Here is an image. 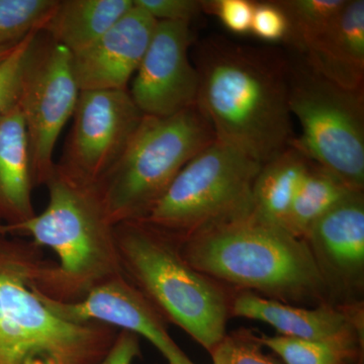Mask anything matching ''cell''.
<instances>
[{"instance_id":"83f0119b","label":"cell","mask_w":364,"mask_h":364,"mask_svg":"<svg viewBox=\"0 0 364 364\" xmlns=\"http://www.w3.org/2000/svg\"><path fill=\"white\" fill-rule=\"evenodd\" d=\"M134 4L157 21L191 23L203 11L198 0H134Z\"/></svg>"},{"instance_id":"8fae6325","label":"cell","mask_w":364,"mask_h":364,"mask_svg":"<svg viewBox=\"0 0 364 364\" xmlns=\"http://www.w3.org/2000/svg\"><path fill=\"white\" fill-rule=\"evenodd\" d=\"M191 23L157 21L130 92L144 116L166 117L196 102L198 78L188 57Z\"/></svg>"},{"instance_id":"2e32d148","label":"cell","mask_w":364,"mask_h":364,"mask_svg":"<svg viewBox=\"0 0 364 364\" xmlns=\"http://www.w3.org/2000/svg\"><path fill=\"white\" fill-rule=\"evenodd\" d=\"M303 60L335 85L363 90V0H348L334 25L304 53Z\"/></svg>"},{"instance_id":"4fadbf2b","label":"cell","mask_w":364,"mask_h":364,"mask_svg":"<svg viewBox=\"0 0 364 364\" xmlns=\"http://www.w3.org/2000/svg\"><path fill=\"white\" fill-rule=\"evenodd\" d=\"M308 244L330 294L360 293L364 282V196L352 191L306 232Z\"/></svg>"},{"instance_id":"cb8c5ba5","label":"cell","mask_w":364,"mask_h":364,"mask_svg":"<svg viewBox=\"0 0 364 364\" xmlns=\"http://www.w3.org/2000/svg\"><path fill=\"white\" fill-rule=\"evenodd\" d=\"M39 33L26 36L0 63V116L18 104L26 63Z\"/></svg>"},{"instance_id":"f546056e","label":"cell","mask_w":364,"mask_h":364,"mask_svg":"<svg viewBox=\"0 0 364 364\" xmlns=\"http://www.w3.org/2000/svg\"><path fill=\"white\" fill-rule=\"evenodd\" d=\"M18 43H16V44L0 46V63H2L11 55V53L14 51V48H16Z\"/></svg>"},{"instance_id":"9a60e30c","label":"cell","mask_w":364,"mask_h":364,"mask_svg":"<svg viewBox=\"0 0 364 364\" xmlns=\"http://www.w3.org/2000/svg\"><path fill=\"white\" fill-rule=\"evenodd\" d=\"M230 315L252 318L274 328L279 335L291 338L324 340L363 337V311L358 304L301 308L242 291L230 304Z\"/></svg>"},{"instance_id":"7c38bea8","label":"cell","mask_w":364,"mask_h":364,"mask_svg":"<svg viewBox=\"0 0 364 364\" xmlns=\"http://www.w3.org/2000/svg\"><path fill=\"white\" fill-rule=\"evenodd\" d=\"M33 282L32 289L41 301L63 320L75 324L100 323L131 332L156 347L168 364L191 363L170 336L164 318L124 272L100 282L73 303L48 298Z\"/></svg>"},{"instance_id":"e0dca14e","label":"cell","mask_w":364,"mask_h":364,"mask_svg":"<svg viewBox=\"0 0 364 364\" xmlns=\"http://www.w3.org/2000/svg\"><path fill=\"white\" fill-rule=\"evenodd\" d=\"M30 141L18 104L0 116V219L16 225L36 215Z\"/></svg>"},{"instance_id":"d6986e66","label":"cell","mask_w":364,"mask_h":364,"mask_svg":"<svg viewBox=\"0 0 364 364\" xmlns=\"http://www.w3.org/2000/svg\"><path fill=\"white\" fill-rule=\"evenodd\" d=\"M310 164V160L291 146L262 164L253 184V214L263 221L284 228Z\"/></svg>"},{"instance_id":"8992f818","label":"cell","mask_w":364,"mask_h":364,"mask_svg":"<svg viewBox=\"0 0 364 364\" xmlns=\"http://www.w3.org/2000/svg\"><path fill=\"white\" fill-rule=\"evenodd\" d=\"M215 140L196 104L173 116H144L123 156L97 186L112 224L143 220L181 170Z\"/></svg>"},{"instance_id":"9c48e42d","label":"cell","mask_w":364,"mask_h":364,"mask_svg":"<svg viewBox=\"0 0 364 364\" xmlns=\"http://www.w3.org/2000/svg\"><path fill=\"white\" fill-rule=\"evenodd\" d=\"M79 95L71 52L50 38L41 43L38 36L18 100L30 141L36 186L47 183L54 173L55 147L73 117Z\"/></svg>"},{"instance_id":"f1b7e54d","label":"cell","mask_w":364,"mask_h":364,"mask_svg":"<svg viewBox=\"0 0 364 364\" xmlns=\"http://www.w3.org/2000/svg\"><path fill=\"white\" fill-rule=\"evenodd\" d=\"M140 355V338L133 333L119 331L109 353L100 364H134Z\"/></svg>"},{"instance_id":"d4e9b609","label":"cell","mask_w":364,"mask_h":364,"mask_svg":"<svg viewBox=\"0 0 364 364\" xmlns=\"http://www.w3.org/2000/svg\"><path fill=\"white\" fill-rule=\"evenodd\" d=\"M257 336L249 331H237L223 338L210 352L214 364H284L265 354Z\"/></svg>"},{"instance_id":"ffe728a7","label":"cell","mask_w":364,"mask_h":364,"mask_svg":"<svg viewBox=\"0 0 364 364\" xmlns=\"http://www.w3.org/2000/svg\"><path fill=\"white\" fill-rule=\"evenodd\" d=\"M352 191H356L331 172L311 161L291 203L284 229L294 236L304 239L309 229L321 217Z\"/></svg>"},{"instance_id":"3957f363","label":"cell","mask_w":364,"mask_h":364,"mask_svg":"<svg viewBox=\"0 0 364 364\" xmlns=\"http://www.w3.org/2000/svg\"><path fill=\"white\" fill-rule=\"evenodd\" d=\"M45 186V210L20 224H2V231L30 237L37 247L56 254L58 262L46 263L33 286L48 298L73 303L124 272L114 225L97 186L74 181L57 167Z\"/></svg>"},{"instance_id":"5b68a950","label":"cell","mask_w":364,"mask_h":364,"mask_svg":"<svg viewBox=\"0 0 364 364\" xmlns=\"http://www.w3.org/2000/svg\"><path fill=\"white\" fill-rule=\"evenodd\" d=\"M124 275L165 322L212 352L226 336L231 299L223 286L184 259L179 242L148 223L114 226Z\"/></svg>"},{"instance_id":"7402d4cb","label":"cell","mask_w":364,"mask_h":364,"mask_svg":"<svg viewBox=\"0 0 364 364\" xmlns=\"http://www.w3.org/2000/svg\"><path fill=\"white\" fill-rule=\"evenodd\" d=\"M277 2L289 21L287 43L303 55L334 25L348 0H282Z\"/></svg>"},{"instance_id":"277c9868","label":"cell","mask_w":364,"mask_h":364,"mask_svg":"<svg viewBox=\"0 0 364 364\" xmlns=\"http://www.w3.org/2000/svg\"><path fill=\"white\" fill-rule=\"evenodd\" d=\"M46 263L32 242L0 238V364H100L119 330L53 313L32 289Z\"/></svg>"},{"instance_id":"4dcf8cb0","label":"cell","mask_w":364,"mask_h":364,"mask_svg":"<svg viewBox=\"0 0 364 364\" xmlns=\"http://www.w3.org/2000/svg\"><path fill=\"white\" fill-rule=\"evenodd\" d=\"M1 225H2L1 220H0V232H1Z\"/></svg>"},{"instance_id":"484cf974","label":"cell","mask_w":364,"mask_h":364,"mask_svg":"<svg viewBox=\"0 0 364 364\" xmlns=\"http://www.w3.org/2000/svg\"><path fill=\"white\" fill-rule=\"evenodd\" d=\"M289 21L277 1L254 2L250 33L265 42H287Z\"/></svg>"},{"instance_id":"7a4b0ae2","label":"cell","mask_w":364,"mask_h":364,"mask_svg":"<svg viewBox=\"0 0 364 364\" xmlns=\"http://www.w3.org/2000/svg\"><path fill=\"white\" fill-rule=\"evenodd\" d=\"M178 242L184 259L219 284L289 305L330 304L329 287L306 242L253 213Z\"/></svg>"},{"instance_id":"603a6c76","label":"cell","mask_w":364,"mask_h":364,"mask_svg":"<svg viewBox=\"0 0 364 364\" xmlns=\"http://www.w3.org/2000/svg\"><path fill=\"white\" fill-rule=\"evenodd\" d=\"M58 0H0V46L42 32Z\"/></svg>"},{"instance_id":"4316f807","label":"cell","mask_w":364,"mask_h":364,"mask_svg":"<svg viewBox=\"0 0 364 364\" xmlns=\"http://www.w3.org/2000/svg\"><path fill=\"white\" fill-rule=\"evenodd\" d=\"M203 11L213 14L223 26L236 35L250 33L254 2L249 0H210L202 1Z\"/></svg>"},{"instance_id":"44dd1931","label":"cell","mask_w":364,"mask_h":364,"mask_svg":"<svg viewBox=\"0 0 364 364\" xmlns=\"http://www.w3.org/2000/svg\"><path fill=\"white\" fill-rule=\"evenodd\" d=\"M262 346L274 352L284 364H354L360 358L363 337L306 340L261 335Z\"/></svg>"},{"instance_id":"ba28073f","label":"cell","mask_w":364,"mask_h":364,"mask_svg":"<svg viewBox=\"0 0 364 364\" xmlns=\"http://www.w3.org/2000/svg\"><path fill=\"white\" fill-rule=\"evenodd\" d=\"M289 107L301 135L291 147L341 179L364 188V95L335 85L303 59L287 61Z\"/></svg>"},{"instance_id":"30bf717a","label":"cell","mask_w":364,"mask_h":364,"mask_svg":"<svg viewBox=\"0 0 364 364\" xmlns=\"http://www.w3.org/2000/svg\"><path fill=\"white\" fill-rule=\"evenodd\" d=\"M143 117L127 90L80 91L57 169L97 186L123 156Z\"/></svg>"},{"instance_id":"6da1fadb","label":"cell","mask_w":364,"mask_h":364,"mask_svg":"<svg viewBox=\"0 0 364 364\" xmlns=\"http://www.w3.org/2000/svg\"><path fill=\"white\" fill-rule=\"evenodd\" d=\"M193 66L196 104L215 140L261 164L291 146L287 60L279 52L213 36L196 47Z\"/></svg>"},{"instance_id":"ac0fdd59","label":"cell","mask_w":364,"mask_h":364,"mask_svg":"<svg viewBox=\"0 0 364 364\" xmlns=\"http://www.w3.org/2000/svg\"><path fill=\"white\" fill-rule=\"evenodd\" d=\"M134 7V0H58L42 32L75 54L93 44Z\"/></svg>"},{"instance_id":"5bb4252c","label":"cell","mask_w":364,"mask_h":364,"mask_svg":"<svg viewBox=\"0 0 364 364\" xmlns=\"http://www.w3.org/2000/svg\"><path fill=\"white\" fill-rule=\"evenodd\" d=\"M156 23L149 14L134 4L100 39L72 54L79 90H127L149 47Z\"/></svg>"},{"instance_id":"52a82bcc","label":"cell","mask_w":364,"mask_h":364,"mask_svg":"<svg viewBox=\"0 0 364 364\" xmlns=\"http://www.w3.org/2000/svg\"><path fill=\"white\" fill-rule=\"evenodd\" d=\"M262 166L215 140L181 170L143 220L181 241L252 213V188Z\"/></svg>"}]
</instances>
